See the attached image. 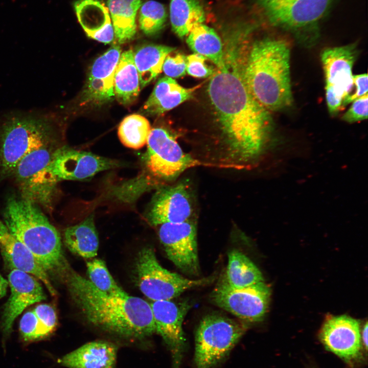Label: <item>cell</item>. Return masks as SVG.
<instances>
[{"instance_id": "cell-1", "label": "cell", "mask_w": 368, "mask_h": 368, "mask_svg": "<svg viewBox=\"0 0 368 368\" xmlns=\"http://www.w3.org/2000/svg\"><path fill=\"white\" fill-rule=\"evenodd\" d=\"M208 93L222 136L213 167L250 169L258 165L267 153L268 111L253 97L240 71L227 64L213 74Z\"/></svg>"}, {"instance_id": "cell-2", "label": "cell", "mask_w": 368, "mask_h": 368, "mask_svg": "<svg viewBox=\"0 0 368 368\" xmlns=\"http://www.w3.org/2000/svg\"><path fill=\"white\" fill-rule=\"evenodd\" d=\"M59 278L82 314L94 326L131 338H143L156 332L150 304L141 298L104 293L69 265Z\"/></svg>"}, {"instance_id": "cell-3", "label": "cell", "mask_w": 368, "mask_h": 368, "mask_svg": "<svg viewBox=\"0 0 368 368\" xmlns=\"http://www.w3.org/2000/svg\"><path fill=\"white\" fill-rule=\"evenodd\" d=\"M240 72L255 99L268 111L291 105L290 50L281 40L265 38L255 42Z\"/></svg>"}, {"instance_id": "cell-4", "label": "cell", "mask_w": 368, "mask_h": 368, "mask_svg": "<svg viewBox=\"0 0 368 368\" xmlns=\"http://www.w3.org/2000/svg\"><path fill=\"white\" fill-rule=\"evenodd\" d=\"M3 219L10 233L29 249L49 277L58 276L68 265L59 232L37 204L10 196L6 203Z\"/></svg>"}, {"instance_id": "cell-5", "label": "cell", "mask_w": 368, "mask_h": 368, "mask_svg": "<svg viewBox=\"0 0 368 368\" xmlns=\"http://www.w3.org/2000/svg\"><path fill=\"white\" fill-rule=\"evenodd\" d=\"M4 119L0 126V176L6 178L13 175L27 154L53 144L55 134L47 114L15 113Z\"/></svg>"}, {"instance_id": "cell-6", "label": "cell", "mask_w": 368, "mask_h": 368, "mask_svg": "<svg viewBox=\"0 0 368 368\" xmlns=\"http://www.w3.org/2000/svg\"><path fill=\"white\" fill-rule=\"evenodd\" d=\"M135 274L141 292L152 301L171 300L186 290L212 282L214 277L198 280L187 279L164 268L151 247L141 249L135 261Z\"/></svg>"}, {"instance_id": "cell-7", "label": "cell", "mask_w": 368, "mask_h": 368, "mask_svg": "<svg viewBox=\"0 0 368 368\" xmlns=\"http://www.w3.org/2000/svg\"><path fill=\"white\" fill-rule=\"evenodd\" d=\"M246 330L238 321L218 314L203 318L195 335V368H214L229 354Z\"/></svg>"}, {"instance_id": "cell-8", "label": "cell", "mask_w": 368, "mask_h": 368, "mask_svg": "<svg viewBox=\"0 0 368 368\" xmlns=\"http://www.w3.org/2000/svg\"><path fill=\"white\" fill-rule=\"evenodd\" d=\"M147 144L145 163L147 169L153 176L164 181H175L190 168L208 167L184 152L174 136L164 128L151 129Z\"/></svg>"}, {"instance_id": "cell-9", "label": "cell", "mask_w": 368, "mask_h": 368, "mask_svg": "<svg viewBox=\"0 0 368 368\" xmlns=\"http://www.w3.org/2000/svg\"><path fill=\"white\" fill-rule=\"evenodd\" d=\"M55 150L53 144L42 146L27 154L17 164L12 175L22 198L44 206L50 205L58 182L48 169Z\"/></svg>"}, {"instance_id": "cell-10", "label": "cell", "mask_w": 368, "mask_h": 368, "mask_svg": "<svg viewBox=\"0 0 368 368\" xmlns=\"http://www.w3.org/2000/svg\"><path fill=\"white\" fill-rule=\"evenodd\" d=\"M196 203L192 184L183 179L160 188L153 195L146 213L148 222L154 226L195 220Z\"/></svg>"}, {"instance_id": "cell-11", "label": "cell", "mask_w": 368, "mask_h": 368, "mask_svg": "<svg viewBox=\"0 0 368 368\" xmlns=\"http://www.w3.org/2000/svg\"><path fill=\"white\" fill-rule=\"evenodd\" d=\"M270 296V288L264 282L235 288L223 279L213 290L211 298L216 305L241 319L256 322L265 315Z\"/></svg>"}, {"instance_id": "cell-12", "label": "cell", "mask_w": 368, "mask_h": 368, "mask_svg": "<svg viewBox=\"0 0 368 368\" xmlns=\"http://www.w3.org/2000/svg\"><path fill=\"white\" fill-rule=\"evenodd\" d=\"M158 226V237L169 259L183 272L198 275L200 267L196 220Z\"/></svg>"}, {"instance_id": "cell-13", "label": "cell", "mask_w": 368, "mask_h": 368, "mask_svg": "<svg viewBox=\"0 0 368 368\" xmlns=\"http://www.w3.org/2000/svg\"><path fill=\"white\" fill-rule=\"evenodd\" d=\"M122 165L118 160L64 146L54 151L48 169L58 181L85 180L100 172Z\"/></svg>"}, {"instance_id": "cell-14", "label": "cell", "mask_w": 368, "mask_h": 368, "mask_svg": "<svg viewBox=\"0 0 368 368\" xmlns=\"http://www.w3.org/2000/svg\"><path fill=\"white\" fill-rule=\"evenodd\" d=\"M10 295L6 303L1 320L3 343L10 336L15 319L29 306L46 300L39 280L18 269L11 270L8 277Z\"/></svg>"}, {"instance_id": "cell-15", "label": "cell", "mask_w": 368, "mask_h": 368, "mask_svg": "<svg viewBox=\"0 0 368 368\" xmlns=\"http://www.w3.org/2000/svg\"><path fill=\"white\" fill-rule=\"evenodd\" d=\"M150 304L156 332L171 352L173 367L179 368L185 344L182 323L190 306L187 303H175L171 300L153 301Z\"/></svg>"}, {"instance_id": "cell-16", "label": "cell", "mask_w": 368, "mask_h": 368, "mask_svg": "<svg viewBox=\"0 0 368 368\" xmlns=\"http://www.w3.org/2000/svg\"><path fill=\"white\" fill-rule=\"evenodd\" d=\"M319 337L325 347L348 363L361 354L362 340L358 321L350 316L332 317L324 323Z\"/></svg>"}, {"instance_id": "cell-17", "label": "cell", "mask_w": 368, "mask_h": 368, "mask_svg": "<svg viewBox=\"0 0 368 368\" xmlns=\"http://www.w3.org/2000/svg\"><path fill=\"white\" fill-rule=\"evenodd\" d=\"M121 52L119 46H112L94 62L83 94L85 102L102 104L113 99L114 73Z\"/></svg>"}, {"instance_id": "cell-18", "label": "cell", "mask_w": 368, "mask_h": 368, "mask_svg": "<svg viewBox=\"0 0 368 368\" xmlns=\"http://www.w3.org/2000/svg\"><path fill=\"white\" fill-rule=\"evenodd\" d=\"M332 0H282L266 10L270 20L277 25L298 28L319 19Z\"/></svg>"}, {"instance_id": "cell-19", "label": "cell", "mask_w": 368, "mask_h": 368, "mask_svg": "<svg viewBox=\"0 0 368 368\" xmlns=\"http://www.w3.org/2000/svg\"><path fill=\"white\" fill-rule=\"evenodd\" d=\"M0 249L6 265L11 270L28 273L40 281L52 295L56 291L49 275L29 249L9 231L0 219Z\"/></svg>"}, {"instance_id": "cell-20", "label": "cell", "mask_w": 368, "mask_h": 368, "mask_svg": "<svg viewBox=\"0 0 368 368\" xmlns=\"http://www.w3.org/2000/svg\"><path fill=\"white\" fill-rule=\"evenodd\" d=\"M356 45L354 44L328 48L321 54L326 84H331L349 94L354 84L352 68L357 57Z\"/></svg>"}, {"instance_id": "cell-21", "label": "cell", "mask_w": 368, "mask_h": 368, "mask_svg": "<svg viewBox=\"0 0 368 368\" xmlns=\"http://www.w3.org/2000/svg\"><path fill=\"white\" fill-rule=\"evenodd\" d=\"M74 7L86 35L104 43L111 42L114 30L107 7L100 0H77Z\"/></svg>"}, {"instance_id": "cell-22", "label": "cell", "mask_w": 368, "mask_h": 368, "mask_svg": "<svg viewBox=\"0 0 368 368\" xmlns=\"http://www.w3.org/2000/svg\"><path fill=\"white\" fill-rule=\"evenodd\" d=\"M117 347L103 340L88 342L59 358L57 362L68 368H114Z\"/></svg>"}, {"instance_id": "cell-23", "label": "cell", "mask_w": 368, "mask_h": 368, "mask_svg": "<svg viewBox=\"0 0 368 368\" xmlns=\"http://www.w3.org/2000/svg\"><path fill=\"white\" fill-rule=\"evenodd\" d=\"M197 88H185L172 78L163 77L156 83L142 111L148 115L163 114L190 99Z\"/></svg>"}, {"instance_id": "cell-24", "label": "cell", "mask_w": 368, "mask_h": 368, "mask_svg": "<svg viewBox=\"0 0 368 368\" xmlns=\"http://www.w3.org/2000/svg\"><path fill=\"white\" fill-rule=\"evenodd\" d=\"M113 88L117 100L125 105L133 102L139 95L140 77L132 50L121 54L114 73Z\"/></svg>"}, {"instance_id": "cell-25", "label": "cell", "mask_w": 368, "mask_h": 368, "mask_svg": "<svg viewBox=\"0 0 368 368\" xmlns=\"http://www.w3.org/2000/svg\"><path fill=\"white\" fill-rule=\"evenodd\" d=\"M64 242L73 254L84 258L97 255L99 238L91 214L80 223L66 228L64 232Z\"/></svg>"}, {"instance_id": "cell-26", "label": "cell", "mask_w": 368, "mask_h": 368, "mask_svg": "<svg viewBox=\"0 0 368 368\" xmlns=\"http://www.w3.org/2000/svg\"><path fill=\"white\" fill-rule=\"evenodd\" d=\"M187 36V42L195 53L209 59L218 70L226 67L222 41L213 29L200 24L195 26Z\"/></svg>"}, {"instance_id": "cell-27", "label": "cell", "mask_w": 368, "mask_h": 368, "mask_svg": "<svg viewBox=\"0 0 368 368\" xmlns=\"http://www.w3.org/2000/svg\"><path fill=\"white\" fill-rule=\"evenodd\" d=\"M107 5L118 41L131 40L136 33L135 18L141 0H107Z\"/></svg>"}, {"instance_id": "cell-28", "label": "cell", "mask_w": 368, "mask_h": 368, "mask_svg": "<svg viewBox=\"0 0 368 368\" xmlns=\"http://www.w3.org/2000/svg\"><path fill=\"white\" fill-rule=\"evenodd\" d=\"M175 48L157 44H146L139 47L134 54L140 86L143 87L153 81L162 72L166 56Z\"/></svg>"}, {"instance_id": "cell-29", "label": "cell", "mask_w": 368, "mask_h": 368, "mask_svg": "<svg viewBox=\"0 0 368 368\" xmlns=\"http://www.w3.org/2000/svg\"><path fill=\"white\" fill-rule=\"evenodd\" d=\"M172 29L179 37L187 36L196 25L205 21V12L198 0H170Z\"/></svg>"}, {"instance_id": "cell-30", "label": "cell", "mask_w": 368, "mask_h": 368, "mask_svg": "<svg viewBox=\"0 0 368 368\" xmlns=\"http://www.w3.org/2000/svg\"><path fill=\"white\" fill-rule=\"evenodd\" d=\"M224 280L235 288L246 287L263 282L262 273L255 264L238 250L229 252Z\"/></svg>"}, {"instance_id": "cell-31", "label": "cell", "mask_w": 368, "mask_h": 368, "mask_svg": "<svg viewBox=\"0 0 368 368\" xmlns=\"http://www.w3.org/2000/svg\"><path fill=\"white\" fill-rule=\"evenodd\" d=\"M151 128L144 117L132 114L125 117L118 128V136L126 147L139 149L147 143Z\"/></svg>"}, {"instance_id": "cell-32", "label": "cell", "mask_w": 368, "mask_h": 368, "mask_svg": "<svg viewBox=\"0 0 368 368\" xmlns=\"http://www.w3.org/2000/svg\"><path fill=\"white\" fill-rule=\"evenodd\" d=\"M167 13L162 4L153 0L145 2L140 7L139 22L140 29L147 35H153L164 27Z\"/></svg>"}, {"instance_id": "cell-33", "label": "cell", "mask_w": 368, "mask_h": 368, "mask_svg": "<svg viewBox=\"0 0 368 368\" xmlns=\"http://www.w3.org/2000/svg\"><path fill=\"white\" fill-rule=\"evenodd\" d=\"M86 267L88 280L99 290L112 295L127 294L117 284L103 260L94 259L87 262Z\"/></svg>"}, {"instance_id": "cell-34", "label": "cell", "mask_w": 368, "mask_h": 368, "mask_svg": "<svg viewBox=\"0 0 368 368\" xmlns=\"http://www.w3.org/2000/svg\"><path fill=\"white\" fill-rule=\"evenodd\" d=\"M21 339L25 342H32L47 337L33 310L26 312L21 318L19 325Z\"/></svg>"}, {"instance_id": "cell-35", "label": "cell", "mask_w": 368, "mask_h": 368, "mask_svg": "<svg viewBox=\"0 0 368 368\" xmlns=\"http://www.w3.org/2000/svg\"><path fill=\"white\" fill-rule=\"evenodd\" d=\"M47 337L56 329L58 319L56 310L51 305L40 304L33 309Z\"/></svg>"}, {"instance_id": "cell-36", "label": "cell", "mask_w": 368, "mask_h": 368, "mask_svg": "<svg viewBox=\"0 0 368 368\" xmlns=\"http://www.w3.org/2000/svg\"><path fill=\"white\" fill-rule=\"evenodd\" d=\"M172 52L166 56L162 70L167 77L172 78L182 77L186 73L187 57L181 53L173 54Z\"/></svg>"}, {"instance_id": "cell-37", "label": "cell", "mask_w": 368, "mask_h": 368, "mask_svg": "<svg viewBox=\"0 0 368 368\" xmlns=\"http://www.w3.org/2000/svg\"><path fill=\"white\" fill-rule=\"evenodd\" d=\"M206 58L195 53L187 57L186 72L196 78H205L214 74V70L206 63Z\"/></svg>"}, {"instance_id": "cell-38", "label": "cell", "mask_w": 368, "mask_h": 368, "mask_svg": "<svg viewBox=\"0 0 368 368\" xmlns=\"http://www.w3.org/2000/svg\"><path fill=\"white\" fill-rule=\"evenodd\" d=\"M368 96L366 94L352 102L350 108L343 114L342 119L348 123L365 120L367 118Z\"/></svg>"}, {"instance_id": "cell-39", "label": "cell", "mask_w": 368, "mask_h": 368, "mask_svg": "<svg viewBox=\"0 0 368 368\" xmlns=\"http://www.w3.org/2000/svg\"><path fill=\"white\" fill-rule=\"evenodd\" d=\"M355 91L344 99L342 106H344L352 102L355 99L367 94L368 81L367 75L366 73L353 76Z\"/></svg>"}, {"instance_id": "cell-40", "label": "cell", "mask_w": 368, "mask_h": 368, "mask_svg": "<svg viewBox=\"0 0 368 368\" xmlns=\"http://www.w3.org/2000/svg\"><path fill=\"white\" fill-rule=\"evenodd\" d=\"M326 99L329 111L331 114L337 112L342 107L343 98L337 95L330 84H326Z\"/></svg>"}, {"instance_id": "cell-41", "label": "cell", "mask_w": 368, "mask_h": 368, "mask_svg": "<svg viewBox=\"0 0 368 368\" xmlns=\"http://www.w3.org/2000/svg\"><path fill=\"white\" fill-rule=\"evenodd\" d=\"M8 285V280L0 273V299L6 295Z\"/></svg>"}, {"instance_id": "cell-42", "label": "cell", "mask_w": 368, "mask_h": 368, "mask_svg": "<svg viewBox=\"0 0 368 368\" xmlns=\"http://www.w3.org/2000/svg\"><path fill=\"white\" fill-rule=\"evenodd\" d=\"M367 323H366L363 328L362 334H361L362 343L366 350L367 348Z\"/></svg>"}]
</instances>
